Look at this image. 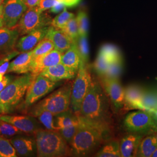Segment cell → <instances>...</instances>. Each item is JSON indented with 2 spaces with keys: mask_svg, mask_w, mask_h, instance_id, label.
Here are the masks:
<instances>
[{
  "mask_svg": "<svg viewBox=\"0 0 157 157\" xmlns=\"http://www.w3.org/2000/svg\"><path fill=\"white\" fill-rule=\"evenodd\" d=\"M110 101L101 83L92 78L90 89L77 113L89 121L111 127Z\"/></svg>",
  "mask_w": 157,
  "mask_h": 157,
  "instance_id": "6da1fadb",
  "label": "cell"
},
{
  "mask_svg": "<svg viewBox=\"0 0 157 157\" xmlns=\"http://www.w3.org/2000/svg\"><path fill=\"white\" fill-rule=\"evenodd\" d=\"M77 115L78 127L70 144L76 155L87 156L97 150L107 139L110 127L90 122Z\"/></svg>",
  "mask_w": 157,
  "mask_h": 157,
  "instance_id": "7a4b0ae2",
  "label": "cell"
},
{
  "mask_svg": "<svg viewBox=\"0 0 157 157\" xmlns=\"http://www.w3.org/2000/svg\"><path fill=\"white\" fill-rule=\"evenodd\" d=\"M33 78L31 73H26L11 81L0 92L1 113H10L17 107L22 100Z\"/></svg>",
  "mask_w": 157,
  "mask_h": 157,
  "instance_id": "3957f363",
  "label": "cell"
},
{
  "mask_svg": "<svg viewBox=\"0 0 157 157\" xmlns=\"http://www.w3.org/2000/svg\"><path fill=\"white\" fill-rule=\"evenodd\" d=\"M36 136L38 157H63L67 154V141L58 130L40 129Z\"/></svg>",
  "mask_w": 157,
  "mask_h": 157,
  "instance_id": "277c9868",
  "label": "cell"
},
{
  "mask_svg": "<svg viewBox=\"0 0 157 157\" xmlns=\"http://www.w3.org/2000/svg\"><path fill=\"white\" fill-rule=\"evenodd\" d=\"M72 86L66 84L40 101L32 107L30 111L46 110L54 115L67 111L71 105Z\"/></svg>",
  "mask_w": 157,
  "mask_h": 157,
  "instance_id": "5b68a950",
  "label": "cell"
},
{
  "mask_svg": "<svg viewBox=\"0 0 157 157\" xmlns=\"http://www.w3.org/2000/svg\"><path fill=\"white\" fill-rule=\"evenodd\" d=\"M124 126L128 133L143 136L151 135L157 132V124L151 114L145 110L139 109L130 112L124 118Z\"/></svg>",
  "mask_w": 157,
  "mask_h": 157,
  "instance_id": "8992f818",
  "label": "cell"
},
{
  "mask_svg": "<svg viewBox=\"0 0 157 157\" xmlns=\"http://www.w3.org/2000/svg\"><path fill=\"white\" fill-rule=\"evenodd\" d=\"M92 77L86 63L81 61L76 78L72 86L71 106L73 112L80 111L82 101L90 89Z\"/></svg>",
  "mask_w": 157,
  "mask_h": 157,
  "instance_id": "52a82bcc",
  "label": "cell"
},
{
  "mask_svg": "<svg viewBox=\"0 0 157 157\" xmlns=\"http://www.w3.org/2000/svg\"><path fill=\"white\" fill-rule=\"evenodd\" d=\"M43 12L39 6L28 8L14 27L19 32V35L23 36L51 25V21L49 17L43 14Z\"/></svg>",
  "mask_w": 157,
  "mask_h": 157,
  "instance_id": "ba28073f",
  "label": "cell"
},
{
  "mask_svg": "<svg viewBox=\"0 0 157 157\" xmlns=\"http://www.w3.org/2000/svg\"><path fill=\"white\" fill-rule=\"evenodd\" d=\"M57 86L58 82L52 81L41 74L33 78L26 91L24 102L25 108L33 105L54 90Z\"/></svg>",
  "mask_w": 157,
  "mask_h": 157,
  "instance_id": "9c48e42d",
  "label": "cell"
},
{
  "mask_svg": "<svg viewBox=\"0 0 157 157\" xmlns=\"http://www.w3.org/2000/svg\"><path fill=\"white\" fill-rule=\"evenodd\" d=\"M28 9L23 0H8L4 6L2 15L4 27L13 28Z\"/></svg>",
  "mask_w": 157,
  "mask_h": 157,
  "instance_id": "30bf717a",
  "label": "cell"
},
{
  "mask_svg": "<svg viewBox=\"0 0 157 157\" xmlns=\"http://www.w3.org/2000/svg\"><path fill=\"white\" fill-rule=\"evenodd\" d=\"M101 83L114 107L117 109H122L124 105V89L119 78L101 76Z\"/></svg>",
  "mask_w": 157,
  "mask_h": 157,
  "instance_id": "8fae6325",
  "label": "cell"
},
{
  "mask_svg": "<svg viewBox=\"0 0 157 157\" xmlns=\"http://www.w3.org/2000/svg\"><path fill=\"white\" fill-rule=\"evenodd\" d=\"M0 119L13 125L26 134L36 133L41 129L37 121L31 116L4 115L0 117Z\"/></svg>",
  "mask_w": 157,
  "mask_h": 157,
  "instance_id": "7c38bea8",
  "label": "cell"
},
{
  "mask_svg": "<svg viewBox=\"0 0 157 157\" xmlns=\"http://www.w3.org/2000/svg\"><path fill=\"white\" fill-rule=\"evenodd\" d=\"M62 53L54 49L44 55L34 58L30 73L34 78L48 67L54 66L61 62Z\"/></svg>",
  "mask_w": 157,
  "mask_h": 157,
  "instance_id": "4fadbf2b",
  "label": "cell"
},
{
  "mask_svg": "<svg viewBox=\"0 0 157 157\" xmlns=\"http://www.w3.org/2000/svg\"><path fill=\"white\" fill-rule=\"evenodd\" d=\"M49 27L38 29L25 34L17 40L16 48L19 52L33 50L41 40L43 39L48 32Z\"/></svg>",
  "mask_w": 157,
  "mask_h": 157,
  "instance_id": "5bb4252c",
  "label": "cell"
},
{
  "mask_svg": "<svg viewBox=\"0 0 157 157\" xmlns=\"http://www.w3.org/2000/svg\"><path fill=\"white\" fill-rule=\"evenodd\" d=\"M145 136L128 133L119 141V149L121 157H134L137 156V152L141 141Z\"/></svg>",
  "mask_w": 157,
  "mask_h": 157,
  "instance_id": "9a60e30c",
  "label": "cell"
},
{
  "mask_svg": "<svg viewBox=\"0 0 157 157\" xmlns=\"http://www.w3.org/2000/svg\"><path fill=\"white\" fill-rule=\"evenodd\" d=\"M34 58L32 50L22 52L10 63L7 72H14L18 74H26L30 72Z\"/></svg>",
  "mask_w": 157,
  "mask_h": 157,
  "instance_id": "2e32d148",
  "label": "cell"
},
{
  "mask_svg": "<svg viewBox=\"0 0 157 157\" xmlns=\"http://www.w3.org/2000/svg\"><path fill=\"white\" fill-rule=\"evenodd\" d=\"M77 72L60 62L54 66L45 69L40 74L52 81L58 82L62 80H69L75 78Z\"/></svg>",
  "mask_w": 157,
  "mask_h": 157,
  "instance_id": "e0dca14e",
  "label": "cell"
},
{
  "mask_svg": "<svg viewBox=\"0 0 157 157\" xmlns=\"http://www.w3.org/2000/svg\"><path fill=\"white\" fill-rule=\"evenodd\" d=\"M19 36V32L15 28L0 29V54H7L13 51Z\"/></svg>",
  "mask_w": 157,
  "mask_h": 157,
  "instance_id": "ac0fdd59",
  "label": "cell"
},
{
  "mask_svg": "<svg viewBox=\"0 0 157 157\" xmlns=\"http://www.w3.org/2000/svg\"><path fill=\"white\" fill-rule=\"evenodd\" d=\"M46 37L52 41L54 45V49L63 53L67 50L74 42L61 29L49 27Z\"/></svg>",
  "mask_w": 157,
  "mask_h": 157,
  "instance_id": "d6986e66",
  "label": "cell"
},
{
  "mask_svg": "<svg viewBox=\"0 0 157 157\" xmlns=\"http://www.w3.org/2000/svg\"><path fill=\"white\" fill-rule=\"evenodd\" d=\"M144 90L138 85H130L124 89V107L144 110L142 105V97Z\"/></svg>",
  "mask_w": 157,
  "mask_h": 157,
  "instance_id": "ffe728a7",
  "label": "cell"
},
{
  "mask_svg": "<svg viewBox=\"0 0 157 157\" xmlns=\"http://www.w3.org/2000/svg\"><path fill=\"white\" fill-rule=\"evenodd\" d=\"M12 145L17 154L26 156L33 153L34 149V141L28 137L14 136L10 140Z\"/></svg>",
  "mask_w": 157,
  "mask_h": 157,
  "instance_id": "44dd1931",
  "label": "cell"
},
{
  "mask_svg": "<svg viewBox=\"0 0 157 157\" xmlns=\"http://www.w3.org/2000/svg\"><path fill=\"white\" fill-rule=\"evenodd\" d=\"M80 62L81 58L75 42L67 50L62 53L61 63L75 71L78 72Z\"/></svg>",
  "mask_w": 157,
  "mask_h": 157,
  "instance_id": "7402d4cb",
  "label": "cell"
},
{
  "mask_svg": "<svg viewBox=\"0 0 157 157\" xmlns=\"http://www.w3.org/2000/svg\"><path fill=\"white\" fill-rule=\"evenodd\" d=\"M157 147V139L154 134L146 135L141 141L136 157H151Z\"/></svg>",
  "mask_w": 157,
  "mask_h": 157,
  "instance_id": "603a6c76",
  "label": "cell"
},
{
  "mask_svg": "<svg viewBox=\"0 0 157 157\" xmlns=\"http://www.w3.org/2000/svg\"><path fill=\"white\" fill-rule=\"evenodd\" d=\"M54 117V124L57 130L78 124L77 113L69 109L56 115Z\"/></svg>",
  "mask_w": 157,
  "mask_h": 157,
  "instance_id": "cb8c5ba5",
  "label": "cell"
},
{
  "mask_svg": "<svg viewBox=\"0 0 157 157\" xmlns=\"http://www.w3.org/2000/svg\"><path fill=\"white\" fill-rule=\"evenodd\" d=\"M29 115L33 117H36L43 124L45 128L48 130H57L54 124L55 115L51 112L46 110L30 111Z\"/></svg>",
  "mask_w": 157,
  "mask_h": 157,
  "instance_id": "d4e9b609",
  "label": "cell"
},
{
  "mask_svg": "<svg viewBox=\"0 0 157 157\" xmlns=\"http://www.w3.org/2000/svg\"><path fill=\"white\" fill-rule=\"evenodd\" d=\"M99 157H121L119 149V141L117 140L111 141L96 154Z\"/></svg>",
  "mask_w": 157,
  "mask_h": 157,
  "instance_id": "484cf974",
  "label": "cell"
},
{
  "mask_svg": "<svg viewBox=\"0 0 157 157\" xmlns=\"http://www.w3.org/2000/svg\"><path fill=\"white\" fill-rule=\"evenodd\" d=\"M109 62L119 59H123L121 52L119 49L115 45L112 44H104L102 45L99 51Z\"/></svg>",
  "mask_w": 157,
  "mask_h": 157,
  "instance_id": "4316f807",
  "label": "cell"
},
{
  "mask_svg": "<svg viewBox=\"0 0 157 157\" xmlns=\"http://www.w3.org/2000/svg\"><path fill=\"white\" fill-rule=\"evenodd\" d=\"M75 17L73 13L67 11V8L65 7L62 12L55 17L51 22V25L54 28L62 29L65 27L69 21Z\"/></svg>",
  "mask_w": 157,
  "mask_h": 157,
  "instance_id": "83f0119b",
  "label": "cell"
},
{
  "mask_svg": "<svg viewBox=\"0 0 157 157\" xmlns=\"http://www.w3.org/2000/svg\"><path fill=\"white\" fill-rule=\"evenodd\" d=\"M54 49V45L51 40L45 37L41 40L32 50L34 58L44 55Z\"/></svg>",
  "mask_w": 157,
  "mask_h": 157,
  "instance_id": "f1b7e54d",
  "label": "cell"
},
{
  "mask_svg": "<svg viewBox=\"0 0 157 157\" xmlns=\"http://www.w3.org/2000/svg\"><path fill=\"white\" fill-rule=\"evenodd\" d=\"M23 132L11 124L0 119V137L6 139L12 138L15 136L22 134Z\"/></svg>",
  "mask_w": 157,
  "mask_h": 157,
  "instance_id": "f546056e",
  "label": "cell"
},
{
  "mask_svg": "<svg viewBox=\"0 0 157 157\" xmlns=\"http://www.w3.org/2000/svg\"><path fill=\"white\" fill-rule=\"evenodd\" d=\"M142 105L145 111H150L157 108V93L144 90L142 97Z\"/></svg>",
  "mask_w": 157,
  "mask_h": 157,
  "instance_id": "4dcf8cb0",
  "label": "cell"
},
{
  "mask_svg": "<svg viewBox=\"0 0 157 157\" xmlns=\"http://www.w3.org/2000/svg\"><path fill=\"white\" fill-rule=\"evenodd\" d=\"M123 71V59L110 62L109 67L104 76L109 78H119Z\"/></svg>",
  "mask_w": 157,
  "mask_h": 157,
  "instance_id": "1f68e13d",
  "label": "cell"
},
{
  "mask_svg": "<svg viewBox=\"0 0 157 157\" xmlns=\"http://www.w3.org/2000/svg\"><path fill=\"white\" fill-rule=\"evenodd\" d=\"M87 36H79L76 41L78 52L81 58V61L87 63L89 58V48Z\"/></svg>",
  "mask_w": 157,
  "mask_h": 157,
  "instance_id": "d6a6232c",
  "label": "cell"
},
{
  "mask_svg": "<svg viewBox=\"0 0 157 157\" xmlns=\"http://www.w3.org/2000/svg\"><path fill=\"white\" fill-rule=\"evenodd\" d=\"M61 30L74 42H76L79 37L78 25L76 17H74L71 19H70L65 27Z\"/></svg>",
  "mask_w": 157,
  "mask_h": 157,
  "instance_id": "836d02e7",
  "label": "cell"
},
{
  "mask_svg": "<svg viewBox=\"0 0 157 157\" xmlns=\"http://www.w3.org/2000/svg\"><path fill=\"white\" fill-rule=\"evenodd\" d=\"M17 152L8 139L0 137V157H17Z\"/></svg>",
  "mask_w": 157,
  "mask_h": 157,
  "instance_id": "e575fe53",
  "label": "cell"
},
{
  "mask_svg": "<svg viewBox=\"0 0 157 157\" xmlns=\"http://www.w3.org/2000/svg\"><path fill=\"white\" fill-rule=\"evenodd\" d=\"M76 17L78 25L79 36H87L89 24L87 13L82 11H79Z\"/></svg>",
  "mask_w": 157,
  "mask_h": 157,
  "instance_id": "d590c367",
  "label": "cell"
},
{
  "mask_svg": "<svg viewBox=\"0 0 157 157\" xmlns=\"http://www.w3.org/2000/svg\"><path fill=\"white\" fill-rule=\"evenodd\" d=\"M110 62H109L102 54L98 52L97 58L95 60L94 67L95 71L100 76H102L106 72L109 67Z\"/></svg>",
  "mask_w": 157,
  "mask_h": 157,
  "instance_id": "8d00e7d4",
  "label": "cell"
},
{
  "mask_svg": "<svg viewBox=\"0 0 157 157\" xmlns=\"http://www.w3.org/2000/svg\"><path fill=\"white\" fill-rule=\"evenodd\" d=\"M78 122H79V121H78ZM78 124L69 126L67 128H62V129H59L58 131L59 132L60 135L62 136L64 140L67 141V143L70 144V143L71 142V141L73 139L74 135L77 130Z\"/></svg>",
  "mask_w": 157,
  "mask_h": 157,
  "instance_id": "74e56055",
  "label": "cell"
},
{
  "mask_svg": "<svg viewBox=\"0 0 157 157\" xmlns=\"http://www.w3.org/2000/svg\"><path fill=\"white\" fill-rule=\"evenodd\" d=\"M57 4H62L66 7H72L78 5L81 0H55Z\"/></svg>",
  "mask_w": 157,
  "mask_h": 157,
  "instance_id": "f35d334b",
  "label": "cell"
},
{
  "mask_svg": "<svg viewBox=\"0 0 157 157\" xmlns=\"http://www.w3.org/2000/svg\"><path fill=\"white\" fill-rule=\"evenodd\" d=\"M11 82V78L8 76H4L3 79L0 82V92Z\"/></svg>",
  "mask_w": 157,
  "mask_h": 157,
  "instance_id": "ab89813d",
  "label": "cell"
},
{
  "mask_svg": "<svg viewBox=\"0 0 157 157\" xmlns=\"http://www.w3.org/2000/svg\"><path fill=\"white\" fill-rule=\"evenodd\" d=\"M23 1L29 8L39 6L41 0H23Z\"/></svg>",
  "mask_w": 157,
  "mask_h": 157,
  "instance_id": "60d3db41",
  "label": "cell"
},
{
  "mask_svg": "<svg viewBox=\"0 0 157 157\" xmlns=\"http://www.w3.org/2000/svg\"><path fill=\"white\" fill-rule=\"evenodd\" d=\"M65 7H66L65 6H63L62 4H58L54 6H53L52 7H51L50 9L51 12L55 13H58L59 12L62 11L63 10V9L65 8Z\"/></svg>",
  "mask_w": 157,
  "mask_h": 157,
  "instance_id": "b9f144b4",
  "label": "cell"
},
{
  "mask_svg": "<svg viewBox=\"0 0 157 157\" xmlns=\"http://www.w3.org/2000/svg\"><path fill=\"white\" fill-rule=\"evenodd\" d=\"M148 112L151 114L152 117L154 118V119L155 120L156 124H157V108H155V109H151V110L148 111Z\"/></svg>",
  "mask_w": 157,
  "mask_h": 157,
  "instance_id": "7bdbcfd3",
  "label": "cell"
},
{
  "mask_svg": "<svg viewBox=\"0 0 157 157\" xmlns=\"http://www.w3.org/2000/svg\"><path fill=\"white\" fill-rule=\"evenodd\" d=\"M4 27V21H3V19H2V16L0 17V29Z\"/></svg>",
  "mask_w": 157,
  "mask_h": 157,
  "instance_id": "ee69618b",
  "label": "cell"
},
{
  "mask_svg": "<svg viewBox=\"0 0 157 157\" xmlns=\"http://www.w3.org/2000/svg\"><path fill=\"white\" fill-rule=\"evenodd\" d=\"M3 8H4V4L3 3L0 6V17L2 15V11H3Z\"/></svg>",
  "mask_w": 157,
  "mask_h": 157,
  "instance_id": "f6af8a7d",
  "label": "cell"
},
{
  "mask_svg": "<svg viewBox=\"0 0 157 157\" xmlns=\"http://www.w3.org/2000/svg\"><path fill=\"white\" fill-rule=\"evenodd\" d=\"M152 157H157V148L155 149V151L154 152V153L152 155Z\"/></svg>",
  "mask_w": 157,
  "mask_h": 157,
  "instance_id": "bcb514c9",
  "label": "cell"
},
{
  "mask_svg": "<svg viewBox=\"0 0 157 157\" xmlns=\"http://www.w3.org/2000/svg\"><path fill=\"white\" fill-rule=\"evenodd\" d=\"M3 2H4V0H0V6L3 3Z\"/></svg>",
  "mask_w": 157,
  "mask_h": 157,
  "instance_id": "7dc6e473",
  "label": "cell"
},
{
  "mask_svg": "<svg viewBox=\"0 0 157 157\" xmlns=\"http://www.w3.org/2000/svg\"><path fill=\"white\" fill-rule=\"evenodd\" d=\"M154 135L155 136V137L157 139V132H156L155 133H154Z\"/></svg>",
  "mask_w": 157,
  "mask_h": 157,
  "instance_id": "c3c4849f",
  "label": "cell"
},
{
  "mask_svg": "<svg viewBox=\"0 0 157 157\" xmlns=\"http://www.w3.org/2000/svg\"><path fill=\"white\" fill-rule=\"evenodd\" d=\"M0 113H1V109H0Z\"/></svg>",
  "mask_w": 157,
  "mask_h": 157,
  "instance_id": "681fc988",
  "label": "cell"
}]
</instances>
